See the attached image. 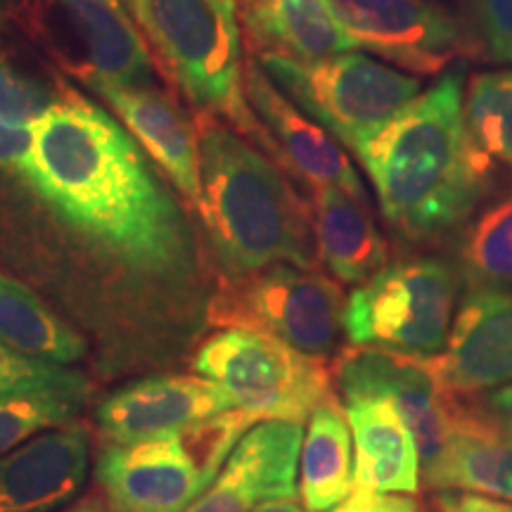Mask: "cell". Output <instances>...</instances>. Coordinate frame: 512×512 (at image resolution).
<instances>
[{"label": "cell", "mask_w": 512, "mask_h": 512, "mask_svg": "<svg viewBox=\"0 0 512 512\" xmlns=\"http://www.w3.org/2000/svg\"><path fill=\"white\" fill-rule=\"evenodd\" d=\"M22 181L126 271L145 278L188 271L192 235L174 195L121 121L67 83H57L53 107L31 128Z\"/></svg>", "instance_id": "cell-1"}, {"label": "cell", "mask_w": 512, "mask_h": 512, "mask_svg": "<svg viewBox=\"0 0 512 512\" xmlns=\"http://www.w3.org/2000/svg\"><path fill=\"white\" fill-rule=\"evenodd\" d=\"M382 216L411 242L460 233L489 195V157L465 121V72L451 69L354 152Z\"/></svg>", "instance_id": "cell-2"}, {"label": "cell", "mask_w": 512, "mask_h": 512, "mask_svg": "<svg viewBox=\"0 0 512 512\" xmlns=\"http://www.w3.org/2000/svg\"><path fill=\"white\" fill-rule=\"evenodd\" d=\"M200 211L204 230L228 280H240L275 264L313 268L311 209L266 152L200 114Z\"/></svg>", "instance_id": "cell-3"}, {"label": "cell", "mask_w": 512, "mask_h": 512, "mask_svg": "<svg viewBox=\"0 0 512 512\" xmlns=\"http://www.w3.org/2000/svg\"><path fill=\"white\" fill-rule=\"evenodd\" d=\"M133 17L200 114L226 119L259 150L280 159L245 93L238 0H126Z\"/></svg>", "instance_id": "cell-4"}, {"label": "cell", "mask_w": 512, "mask_h": 512, "mask_svg": "<svg viewBox=\"0 0 512 512\" xmlns=\"http://www.w3.org/2000/svg\"><path fill=\"white\" fill-rule=\"evenodd\" d=\"M245 408L197 422L174 437L107 444L95 463L110 512H185L214 484L230 453L259 425Z\"/></svg>", "instance_id": "cell-5"}, {"label": "cell", "mask_w": 512, "mask_h": 512, "mask_svg": "<svg viewBox=\"0 0 512 512\" xmlns=\"http://www.w3.org/2000/svg\"><path fill=\"white\" fill-rule=\"evenodd\" d=\"M256 62L306 117L351 152L392 124L422 93L420 79L356 50L318 60L261 53Z\"/></svg>", "instance_id": "cell-6"}, {"label": "cell", "mask_w": 512, "mask_h": 512, "mask_svg": "<svg viewBox=\"0 0 512 512\" xmlns=\"http://www.w3.org/2000/svg\"><path fill=\"white\" fill-rule=\"evenodd\" d=\"M460 290L463 278L446 256L387 264L349 294L344 335L351 347L434 358L446 349Z\"/></svg>", "instance_id": "cell-7"}, {"label": "cell", "mask_w": 512, "mask_h": 512, "mask_svg": "<svg viewBox=\"0 0 512 512\" xmlns=\"http://www.w3.org/2000/svg\"><path fill=\"white\" fill-rule=\"evenodd\" d=\"M192 366L261 422L304 425L318 406L335 399V375L325 358L261 332L223 328L202 344Z\"/></svg>", "instance_id": "cell-8"}, {"label": "cell", "mask_w": 512, "mask_h": 512, "mask_svg": "<svg viewBox=\"0 0 512 512\" xmlns=\"http://www.w3.org/2000/svg\"><path fill=\"white\" fill-rule=\"evenodd\" d=\"M342 287L316 268L275 264L230 280L209 306L219 328L271 335L311 356H330L344 332Z\"/></svg>", "instance_id": "cell-9"}, {"label": "cell", "mask_w": 512, "mask_h": 512, "mask_svg": "<svg viewBox=\"0 0 512 512\" xmlns=\"http://www.w3.org/2000/svg\"><path fill=\"white\" fill-rule=\"evenodd\" d=\"M342 396H384L396 406L418 444L422 475L441 458L465 415L463 396L451 394L422 358L349 347L332 366Z\"/></svg>", "instance_id": "cell-10"}, {"label": "cell", "mask_w": 512, "mask_h": 512, "mask_svg": "<svg viewBox=\"0 0 512 512\" xmlns=\"http://www.w3.org/2000/svg\"><path fill=\"white\" fill-rule=\"evenodd\" d=\"M358 48L415 74H437L463 46L458 19L437 0H332Z\"/></svg>", "instance_id": "cell-11"}, {"label": "cell", "mask_w": 512, "mask_h": 512, "mask_svg": "<svg viewBox=\"0 0 512 512\" xmlns=\"http://www.w3.org/2000/svg\"><path fill=\"white\" fill-rule=\"evenodd\" d=\"M235 408L221 384L192 375H155L107 394L95 408L105 444H140L174 437L197 422Z\"/></svg>", "instance_id": "cell-12"}, {"label": "cell", "mask_w": 512, "mask_h": 512, "mask_svg": "<svg viewBox=\"0 0 512 512\" xmlns=\"http://www.w3.org/2000/svg\"><path fill=\"white\" fill-rule=\"evenodd\" d=\"M456 396H477L512 382V290L463 294L446 349L425 358Z\"/></svg>", "instance_id": "cell-13"}, {"label": "cell", "mask_w": 512, "mask_h": 512, "mask_svg": "<svg viewBox=\"0 0 512 512\" xmlns=\"http://www.w3.org/2000/svg\"><path fill=\"white\" fill-rule=\"evenodd\" d=\"M245 93L256 117L280 150L283 162L292 174H297L313 188H339L349 192L356 200L368 202V192L363 188L356 166L335 140L316 124L311 117L299 110L287 95L271 81L256 57L247 62Z\"/></svg>", "instance_id": "cell-14"}, {"label": "cell", "mask_w": 512, "mask_h": 512, "mask_svg": "<svg viewBox=\"0 0 512 512\" xmlns=\"http://www.w3.org/2000/svg\"><path fill=\"white\" fill-rule=\"evenodd\" d=\"M88 427L69 425L41 432L0 456V512H62L76 503L88 479Z\"/></svg>", "instance_id": "cell-15"}, {"label": "cell", "mask_w": 512, "mask_h": 512, "mask_svg": "<svg viewBox=\"0 0 512 512\" xmlns=\"http://www.w3.org/2000/svg\"><path fill=\"white\" fill-rule=\"evenodd\" d=\"M81 81L112 107L117 119L143 147L178 192L197 207L200 202V136L197 126L166 98L147 86L119 83L93 72H79Z\"/></svg>", "instance_id": "cell-16"}, {"label": "cell", "mask_w": 512, "mask_h": 512, "mask_svg": "<svg viewBox=\"0 0 512 512\" xmlns=\"http://www.w3.org/2000/svg\"><path fill=\"white\" fill-rule=\"evenodd\" d=\"M302 441L304 430L297 422H259L185 512H254L266 501L294 498Z\"/></svg>", "instance_id": "cell-17"}, {"label": "cell", "mask_w": 512, "mask_h": 512, "mask_svg": "<svg viewBox=\"0 0 512 512\" xmlns=\"http://www.w3.org/2000/svg\"><path fill=\"white\" fill-rule=\"evenodd\" d=\"M354 437V486L384 494L415 496L422 484V460L411 427L384 396H344Z\"/></svg>", "instance_id": "cell-18"}, {"label": "cell", "mask_w": 512, "mask_h": 512, "mask_svg": "<svg viewBox=\"0 0 512 512\" xmlns=\"http://www.w3.org/2000/svg\"><path fill=\"white\" fill-rule=\"evenodd\" d=\"M463 399V420L422 484L437 494H489L512 503V437L470 396Z\"/></svg>", "instance_id": "cell-19"}, {"label": "cell", "mask_w": 512, "mask_h": 512, "mask_svg": "<svg viewBox=\"0 0 512 512\" xmlns=\"http://www.w3.org/2000/svg\"><path fill=\"white\" fill-rule=\"evenodd\" d=\"M311 226L316 254L332 278L361 285L389 264V247L368 202L339 188H313Z\"/></svg>", "instance_id": "cell-20"}, {"label": "cell", "mask_w": 512, "mask_h": 512, "mask_svg": "<svg viewBox=\"0 0 512 512\" xmlns=\"http://www.w3.org/2000/svg\"><path fill=\"white\" fill-rule=\"evenodd\" d=\"M238 12L264 53L318 60L358 50L332 0H238Z\"/></svg>", "instance_id": "cell-21"}, {"label": "cell", "mask_w": 512, "mask_h": 512, "mask_svg": "<svg viewBox=\"0 0 512 512\" xmlns=\"http://www.w3.org/2000/svg\"><path fill=\"white\" fill-rule=\"evenodd\" d=\"M57 8L86 55V67L79 72L145 86L152 55L121 0H57Z\"/></svg>", "instance_id": "cell-22"}, {"label": "cell", "mask_w": 512, "mask_h": 512, "mask_svg": "<svg viewBox=\"0 0 512 512\" xmlns=\"http://www.w3.org/2000/svg\"><path fill=\"white\" fill-rule=\"evenodd\" d=\"M354 437L337 399L311 413L299 456V496L306 512H328L354 491Z\"/></svg>", "instance_id": "cell-23"}, {"label": "cell", "mask_w": 512, "mask_h": 512, "mask_svg": "<svg viewBox=\"0 0 512 512\" xmlns=\"http://www.w3.org/2000/svg\"><path fill=\"white\" fill-rule=\"evenodd\" d=\"M0 344L19 356L69 368L86 354V339L48 309L29 287L0 273Z\"/></svg>", "instance_id": "cell-24"}, {"label": "cell", "mask_w": 512, "mask_h": 512, "mask_svg": "<svg viewBox=\"0 0 512 512\" xmlns=\"http://www.w3.org/2000/svg\"><path fill=\"white\" fill-rule=\"evenodd\" d=\"M453 261L465 292L512 290V192L475 211L456 235Z\"/></svg>", "instance_id": "cell-25"}, {"label": "cell", "mask_w": 512, "mask_h": 512, "mask_svg": "<svg viewBox=\"0 0 512 512\" xmlns=\"http://www.w3.org/2000/svg\"><path fill=\"white\" fill-rule=\"evenodd\" d=\"M472 143L512 171V69L477 74L465 93Z\"/></svg>", "instance_id": "cell-26"}, {"label": "cell", "mask_w": 512, "mask_h": 512, "mask_svg": "<svg viewBox=\"0 0 512 512\" xmlns=\"http://www.w3.org/2000/svg\"><path fill=\"white\" fill-rule=\"evenodd\" d=\"M86 396L88 389H43L0 396V456L41 432L74 422Z\"/></svg>", "instance_id": "cell-27"}, {"label": "cell", "mask_w": 512, "mask_h": 512, "mask_svg": "<svg viewBox=\"0 0 512 512\" xmlns=\"http://www.w3.org/2000/svg\"><path fill=\"white\" fill-rule=\"evenodd\" d=\"M55 98L57 93L50 91L19 57L0 10V119L22 128H34L46 117Z\"/></svg>", "instance_id": "cell-28"}, {"label": "cell", "mask_w": 512, "mask_h": 512, "mask_svg": "<svg viewBox=\"0 0 512 512\" xmlns=\"http://www.w3.org/2000/svg\"><path fill=\"white\" fill-rule=\"evenodd\" d=\"M43 389H88V384L86 377L76 370L19 356L0 344V396Z\"/></svg>", "instance_id": "cell-29"}, {"label": "cell", "mask_w": 512, "mask_h": 512, "mask_svg": "<svg viewBox=\"0 0 512 512\" xmlns=\"http://www.w3.org/2000/svg\"><path fill=\"white\" fill-rule=\"evenodd\" d=\"M475 19L491 60L512 62V0H475Z\"/></svg>", "instance_id": "cell-30"}, {"label": "cell", "mask_w": 512, "mask_h": 512, "mask_svg": "<svg viewBox=\"0 0 512 512\" xmlns=\"http://www.w3.org/2000/svg\"><path fill=\"white\" fill-rule=\"evenodd\" d=\"M328 512H422V508L411 494H384L354 486V491Z\"/></svg>", "instance_id": "cell-31"}, {"label": "cell", "mask_w": 512, "mask_h": 512, "mask_svg": "<svg viewBox=\"0 0 512 512\" xmlns=\"http://www.w3.org/2000/svg\"><path fill=\"white\" fill-rule=\"evenodd\" d=\"M31 155V128L0 119V169L24 178Z\"/></svg>", "instance_id": "cell-32"}, {"label": "cell", "mask_w": 512, "mask_h": 512, "mask_svg": "<svg viewBox=\"0 0 512 512\" xmlns=\"http://www.w3.org/2000/svg\"><path fill=\"white\" fill-rule=\"evenodd\" d=\"M477 403V408L486 418L494 420L503 432L512 437V382L503 384V387L489 389V392L470 396Z\"/></svg>", "instance_id": "cell-33"}, {"label": "cell", "mask_w": 512, "mask_h": 512, "mask_svg": "<svg viewBox=\"0 0 512 512\" xmlns=\"http://www.w3.org/2000/svg\"><path fill=\"white\" fill-rule=\"evenodd\" d=\"M439 512H512L503 505L479 494H437Z\"/></svg>", "instance_id": "cell-34"}, {"label": "cell", "mask_w": 512, "mask_h": 512, "mask_svg": "<svg viewBox=\"0 0 512 512\" xmlns=\"http://www.w3.org/2000/svg\"><path fill=\"white\" fill-rule=\"evenodd\" d=\"M254 512H306L302 503H297V498H275V501L261 503Z\"/></svg>", "instance_id": "cell-35"}, {"label": "cell", "mask_w": 512, "mask_h": 512, "mask_svg": "<svg viewBox=\"0 0 512 512\" xmlns=\"http://www.w3.org/2000/svg\"><path fill=\"white\" fill-rule=\"evenodd\" d=\"M62 512H110V510H107L105 498L91 494V496L79 498V501L72 503L67 510H62Z\"/></svg>", "instance_id": "cell-36"}, {"label": "cell", "mask_w": 512, "mask_h": 512, "mask_svg": "<svg viewBox=\"0 0 512 512\" xmlns=\"http://www.w3.org/2000/svg\"><path fill=\"white\" fill-rule=\"evenodd\" d=\"M510 510H512V505H510Z\"/></svg>", "instance_id": "cell-37"}]
</instances>
